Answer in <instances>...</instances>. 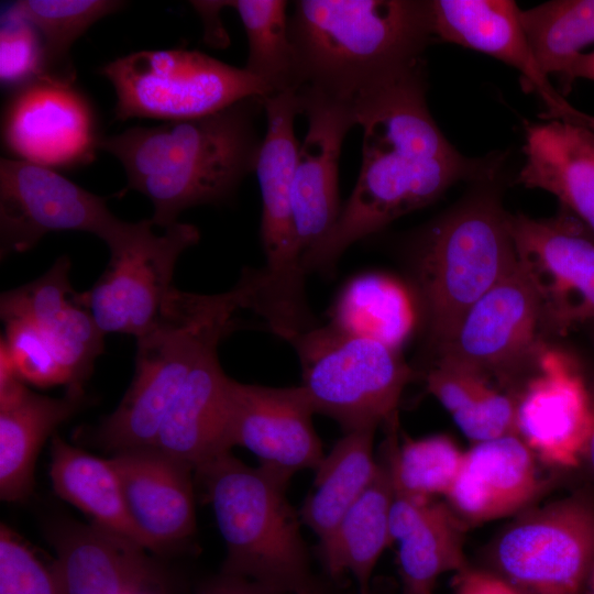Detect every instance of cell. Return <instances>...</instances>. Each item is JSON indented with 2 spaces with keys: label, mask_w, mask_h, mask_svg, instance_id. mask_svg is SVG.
Returning <instances> with one entry per match:
<instances>
[{
  "label": "cell",
  "mask_w": 594,
  "mask_h": 594,
  "mask_svg": "<svg viewBox=\"0 0 594 594\" xmlns=\"http://www.w3.org/2000/svg\"><path fill=\"white\" fill-rule=\"evenodd\" d=\"M287 1L235 0L229 1L242 21L249 42V56L244 69L263 82L271 94L296 91L299 74L293 47Z\"/></svg>",
  "instance_id": "836d02e7"
},
{
  "label": "cell",
  "mask_w": 594,
  "mask_h": 594,
  "mask_svg": "<svg viewBox=\"0 0 594 594\" xmlns=\"http://www.w3.org/2000/svg\"><path fill=\"white\" fill-rule=\"evenodd\" d=\"M396 425L388 426L389 436L385 442L394 487L424 499L447 496L459 475L464 452L444 435L407 438L398 444Z\"/></svg>",
  "instance_id": "d590c367"
},
{
  "label": "cell",
  "mask_w": 594,
  "mask_h": 594,
  "mask_svg": "<svg viewBox=\"0 0 594 594\" xmlns=\"http://www.w3.org/2000/svg\"><path fill=\"white\" fill-rule=\"evenodd\" d=\"M198 594H280L252 580L220 573L204 582Z\"/></svg>",
  "instance_id": "60d3db41"
},
{
  "label": "cell",
  "mask_w": 594,
  "mask_h": 594,
  "mask_svg": "<svg viewBox=\"0 0 594 594\" xmlns=\"http://www.w3.org/2000/svg\"><path fill=\"white\" fill-rule=\"evenodd\" d=\"M302 371V388L315 414L336 420L344 432L397 422V407L416 372L399 350L348 333L331 322L292 342Z\"/></svg>",
  "instance_id": "ba28073f"
},
{
  "label": "cell",
  "mask_w": 594,
  "mask_h": 594,
  "mask_svg": "<svg viewBox=\"0 0 594 594\" xmlns=\"http://www.w3.org/2000/svg\"><path fill=\"white\" fill-rule=\"evenodd\" d=\"M426 90L424 66L355 112L363 128L360 175L336 224L304 254L306 273H330L356 241L432 204L455 183L493 173L491 163L464 156L447 140Z\"/></svg>",
  "instance_id": "6da1fadb"
},
{
  "label": "cell",
  "mask_w": 594,
  "mask_h": 594,
  "mask_svg": "<svg viewBox=\"0 0 594 594\" xmlns=\"http://www.w3.org/2000/svg\"><path fill=\"white\" fill-rule=\"evenodd\" d=\"M507 215L499 199L484 191L417 237L411 262L433 353L448 343L465 312L517 267Z\"/></svg>",
  "instance_id": "5b68a950"
},
{
  "label": "cell",
  "mask_w": 594,
  "mask_h": 594,
  "mask_svg": "<svg viewBox=\"0 0 594 594\" xmlns=\"http://www.w3.org/2000/svg\"><path fill=\"white\" fill-rule=\"evenodd\" d=\"M288 30L299 74L295 92L341 102L354 117L380 91L424 67L435 38L424 0H299Z\"/></svg>",
  "instance_id": "7a4b0ae2"
},
{
  "label": "cell",
  "mask_w": 594,
  "mask_h": 594,
  "mask_svg": "<svg viewBox=\"0 0 594 594\" xmlns=\"http://www.w3.org/2000/svg\"><path fill=\"white\" fill-rule=\"evenodd\" d=\"M519 20L540 69L561 78L582 50L594 43V0H553L519 10Z\"/></svg>",
  "instance_id": "e575fe53"
},
{
  "label": "cell",
  "mask_w": 594,
  "mask_h": 594,
  "mask_svg": "<svg viewBox=\"0 0 594 594\" xmlns=\"http://www.w3.org/2000/svg\"><path fill=\"white\" fill-rule=\"evenodd\" d=\"M144 223L119 219L103 197L52 168L21 160L0 161L1 258L29 251L56 231L95 234L111 253L134 239Z\"/></svg>",
  "instance_id": "8fae6325"
},
{
  "label": "cell",
  "mask_w": 594,
  "mask_h": 594,
  "mask_svg": "<svg viewBox=\"0 0 594 594\" xmlns=\"http://www.w3.org/2000/svg\"><path fill=\"white\" fill-rule=\"evenodd\" d=\"M43 45L28 21L6 14L0 31V78L4 86L23 87L41 77Z\"/></svg>",
  "instance_id": "f35d334b"
},
{
  "label": "cell",
  "mask_w": 594,
  "mask_h": 594,
  "mask_svg": "<svg viewBox=\"0 0 594 594\" xmlns=\"http://www.w3.org/2000/svg\"><path fill=\"white\" fill-rule=\"evenodd\" d=\"M6 331L1 343L25 383L40 387L70 385V378L41 333L29 322L18 319L3 321Z\"/></svg>",
  "instance_id": "8d00e7d4"
},
{
  "label": "cell",
  "mask_w": 594,
  "mask_h": 594,
  "mask_svg": "<svg viewBox=\"0 0 594 594\" xmlns=\"http://www.w3.org/2000/svg\"><path fill=\"white\" fill-rule=\"evenodd\" d=\"M296 96L299 113L308 119L293 183L295 224L304 256L339 218V158L343 140L356 121L352 109L341 102L314 95Z\"/></svg>",
  "instance_id": "d6986e66"
},
{
  "label": "cell",
  "mask_w": 594,
  "mask_h": 594,
  "mask_svg": "<svg viewBox=\"0 0 594 594\" xmlns=\"http://www.w3.org/2000/svg\"><path fill=\"white\" fill-rule=\"evenodd\" d=\"M266 114L256 175L262 196L261 241L265 264L244 270L239 279L245 310L258 315L271 331L293 342L314 328L305 294L302 254L298 242L293 183L299 145L294 122L299 113L295 91L262 98Z\"/></svg>",
  "instance_id": "52a82bcc"
},
{
  "label": "cell",
  "mask_w": 594,
  "mask_h": 594,
  "mask_svg": "<svg viewBox=\"0 0 594 594\" xmlns=\"http://www.w3.org/2000/svg\"><path fill=\"white\" fill-rule=\"evenodd\" d=\"M130 516L150 550L190 537L196 528L193 469L155 448L114 453Z\"/></svg>",
  "instance_id": "603a6c76"
},
{
  "label": "cell",
  "mask_w": 594,
  "mask_h": 594,
  "mask_svg": "<svg viewBox=\"0 0 594 594\" xmlns=\"http://www.w3.org/2000/svg\"><path fill=\"white\" fill-rule=\"evenodd\" d=\"M517 257L540 299L547 331L594 322V237L563 210L552 218L507 215Z\"/></svg>",
  "instance_id": "5bb4252c"
},
{
  "label": "cell",
  "mask_w": 594,
  "mask_h": 594,
  "mask_svg": "<svg viewBox=\"0 0 594 594\" xmlns=\"http://www.w3.org/2000/svg\"><path fill=\"white\" fill-rule=\"evenodd\" d=\"M433 37L479 51L517 69L528 91L547 107L544 118L569 121L576 108L540 69L524 33L519 8L512 0H431Z\"/></svg>",
  "instance_id": "ffe728a7"
},
{
  "label": "cell",
  "mask_w": 594,
  "mask_h": 594,
  "mask_svg": "<svg viewBox=\"0 0 594 594\" xmlns=\"http://www.w3.org/2000/svg\"><path fill=\"white\" fill-rule=\"evenodd\" d=\"M540 299L519 264L463 316L435 356L459 361L510 386L538 366L547 342Z\"/></svg>",
  "instance_id": "4fadbf2b"
},
{
  "label": "cell",
  "mask_w": 594,
  "mask_h": 594,
  "mask_svg": "<svg viewBox=\"0 0 594 594\" xmlns=\"http://www.w3.org/2000/svg\"><path fill=\"white\" fill-rule=\"evenodd\" d=\"M584 594H594V564H593V568L591 570V573H590V576H588V580H587V583H586V586H585Z\"/></svg>",
  "instance_id": "bcb514c9"
},
{
  "label": "cell",
  "mask_w": 594,
  "mask_h": 594,
  "mask_svg": "<svg viewBox=\"0 0 594 594\" xmlns=\"http://www.w3.org/2000/svg\"><path fill=\"white\" fill-rule=\"evenodd\" d=\"M69 272V258L58 257L38 278L3 293L0 314L2 321L31 323L67 372L68 387L84 388L103 351L105 334L73 289Z\"/></svg>",
  "instance_id": "ac0fdd59"
},
{
  "label": "cell",
  "mask_w": 594,
  "mask_h": 594,
  "mask_svg": "<svg viewBox=\"0 0 594 594\" xmlns=\"http://www.w3.org/2000/svg\"><path fill=\"white\" fill-rule=\"evenodd\" d=\"M193 7L202 16L206 23V41L216 45H224L228 41L217 20L218 13L221 8L229 7V1H191Z\"/></svg>",
  "instance_id": "b9f144b4"
},
{
  "label": "cell",
  "mask_w": 594,
  "mask_h": 594,
  "mask_svg": "<svg viewBox=\"0 0 594 594\" xmlns=\"http://www.w3.org/2000/svg\"><path fill=\"white\" fill-rule=\"evenodd\" d=\"M516 183L554 195L594 237V138L561 120L528 124Z\"/></svg>",
  "instance_id": "484cf974"
},
{
  "label": "cell",
  "mask_w": 594,
  "mask_h": 594,
  "mask_svg": "<svg viewBox=\"0 0 594 594\" xmlns=\"http://www.w3.org/2000/svg\"><path fill=\"white\" fill-rule=\"evenodd\" d=\"M239 292L215 295L174 289L158 323L136 338L134 377L95 439L114 453L154 448L162 424L194 364L235 329Z\"/></svg>",
  "instance_id": "277c9868"
},
{
  "label": "cell",
  "mask_w": 594,
  "mask_h": 594,
  "mask_svg": "<svg viewBox=\"0 0 594 594\" xmlns=\"http://www.w3.org/2000/svg\"><path fill=\"white\" fill-rule=\"evenodd\" d=\"M113 86L116 118L189 120L217 112L267 87L244 68L198 51H140L101 67Z\"/></svg>",
  "instance_id": "9c48e42d"
},
{
  "label": "cell",
  "mask_w": 594,
  "mask_h": 594,
  "mask_svg": "<svg viewBox=\"0 0 594 594\" xmlns=\"http://www.w3.org/2000/svg\"><path fill=\"white\" fill-rule=\"evenodd\" d=\"M464 522L448 503L433 499L409 504L396 518L393 540L405 594L433 593L439 576L469 568Z\"/></svg>",
  "instance_id": "4316f807"
},
{
  "label": "cell",
  "mask_w": 594,
  "mask_h": 594,
  "mask_svg": "<svg viewBox=\"0 0 594 594\" xmlns=\"http://www.w3.org/2000/svg\"><path fill=\"white\" fill-rule=\"evenodd\" d=\"M570 123L580 125L587 130L594 138V117L583 111H578Z\"/></svg>",
  "instance_id": "f6af8a7d"
},
{
  "label": "cell",
  "mask_w": 594,
  "mask_h": 594,
  "mask_svg": "<svg viewBox=\"0 0 594 594\" xmlns=\"http://www.w3.org/2000/svg\"><path fill=\"white\" fill-rule=\"evenodd\" d=\"M429 594H433V593H429Z\"/></svg>",
  "instance_id": "c3c4849f"
},
{
  "label": "cell",
  "mask_w": 594,
  "mask_h": 594,
  "mask_svg": "<svg viewBox=\"0 0 594 594\" xmlns=\"http://www.w3.org/2000/svg\"><path fill=\"white\" fill-rule=\"evenodd\" d=\"M578 78L594 81V51L578 55L561 79L563 85L570 86Z\"/></svg>",
  "instance_id": "ee69618b"
},
{
  "label": "cell",
  "mask_w": 594,
  "mask_h": 594,
  "mask_svg": "<svg viewBox=\"0 0 594 594\" xmlns=\"http://www.w3.org/2000/svg\"><path fill=\"white\" fill-rule=\"evenodd\" d=\"M2 130L8 148L21 161L47 168L92 162L100 140L84 95L70 85L43 78L19 88Z\"/></svg>",
  "instance_id": "e0dca14e"
},
{
  "label": "cell",
  "mask_w": 594,
  "mask_h": 594,
  "mask_svg": "<svg viewBox=\"0 0 594 594\" xmlns=\"http://www.w3.org/2000/svg\"><path fill=\"white\" fill-rule=\"evenodd\" d=\"M314 414L300 385L268 387L232 380L230 447L248 449L261 468L288 483L298 471L317 470L326 455Z\"/></svg>",
  "instance_id": "2e32d148"
},
{
  "label": "cell",
  "mask_w": 594,
  "mask_h": 594,
  "mask_svg": "<svg viewBox=\"0 0 594 594\" xmlns=\"http://www.w3.org/2000/svg\"><path fill=\"white\" fill-rule=\"evenodd\" d=\"M378 460L372 483L343 515L334 529L320 540V554L331 575L350 572L361 594H370L374 568L392 544L389 515L394 483L386 443Z\"/></svg>",
  "instance_id": "83f0119b"
},
{
  "label": "cell",
  "mask_w": 594,
  "mask_h": 594,
  "mask_svg": "<svg viewBox=\"0 0 594 594\" xmlns=\"http://www.w3.org/2000/svg\"><path fill=\"white\" fill-rule=\"evenodd\" d=\"M536 460L515 433L473 443L447 503L465 526L518 513L542 491Z\"/></svg>",
  "instance_id": "7402d4cb"
},
{
  "label": "cell",
  "mask_w": 594,
  "mask_h": 594,
  "mask_svg": "<svg viewBox=\"0 0 594 594\" xmlns=\"http://www.w3.org/2000/svg\"><path fill=\"white\" fill-rule=\"evenodd\" d=\"M0 594H64L54 568L43 564L4 524L0 527Z\"/></svg>",
  "instance_id": "74e56055"
},
{
  "label": "cell",
  "mask_w": 594,
  "mask_h": 594,
  "mask_svg": "<svg viewBox=\"0 0 594 594\" xmlns=\"http://www.w3.org/2000/svg\"><path fill=\"white\" fill-rule=\"evenodd\" d=\"M50 476L55 493L92 518V524L145 550L148 543L127 507L120 476L111 459H101L53 435Z\"/></svg>",
  "instance_id": "f1b7e54d"
},
{
  "label": "cell",
  "mask_w": 594,
  "mask_h": 594,
  "mask_svg": "<svg viewBox=\"0 0 594 594\" xmlns=\"http://www.w3.org/2000/svg\"><path fill=\"white\" fill-rule=\"evenodd\" d=\"M494 562L525 594H584L594 564V495L581 490L516 519L497 539Z\"/></svg>",
  "instance_id": "30bf717a"
},
{
  "label": "cell",
  "mask_w": 594,
  "mask_h": 594,
  "mask_svg": "<svg viewBox=\"0 0 594 594\" xmlns=\"http://www.w3.org/2000/svg\"><path fill=\"white\" fill-rule=\"evenodd\" d=\"M85 404L81 387H68L63 397L30 391L19 376L0 381V496L25 499L33 490L38 452L54 430Z\"/></svg>",
  "instance_id": "d4e9b609"
},
{
  "label": "cell",
  "mask_w": 594,
  "mask_h": 594,
  "mask_svg": "<svg viewBox=\"0 0 594 594\" xmlns=\"http://www.w3.org/2000/svg\"><path fill=\"white\" fill-rule=\"evenodd\" d=\"M112 0H22L7 12L23 19L38 32L43 45L40 78L73 86L76 70L69 51L95 22L117 11Z\"/></svg>",
  "instance_id": "d6a6232c"
},
{
  "label": "cell",
  "mask_w": 594,
  "mask_h": 594,
  "mask_svg": "<svg viewBox=\"0 0 594 594\" xmlns=\"http://www.w3.org/2000/svg\"><path fill=\"white\" fill-rule=\"evenodd\" d=\"M376 428L344 432L316 470L312 492L301 508L302 521L326 538L372 483L378 470L373 440Z\"/></svg>",
  "instance_id": "4dcf8cb0"
},
{
  "label": "cell",
  "mask_w": 594,
  "mask_h": 594,
  "mask_svg": "<svg viewBox=\"0 0 594 594\" xmlns=\"http://www.w3.org/2000/svg\"><path fill=\"white\" fill-rule=\"evenodd\" d=\"M332 324L399 350L415 324L413 299L396 279L366 273L351 279L331 310Z\"/></svg>",
  "instance_id": "1f68e13d"
},
{
  "label": "cell",
  "mask_w": 594,
  "mask_h": 594,
  "mask_svg": "<svg viewBox=\"0 0 594 594\" xmlns=\"http://www.w3.org/2000/svg\"><path fill=\"white\" fill-rule=\"evenodd\" d=\"M428 392L473 443L516 432V399L485 374L447 356H435L425 373Z\"/></svg>",
  "instance_id": "f546056e"
},
{
  "label": "cell",
  "mask_w": 594,
  "mask_h": 594,
  "mask_svg": "<svg viewBox=\"0 0 594 594\" xmlns=\"http://www.w3.org/2000/svg\"><path fill=\"white\" fill-rule=\"evenodd\" d=\"M52 565L64 594H158L163 576L145 549L95 524H64L51 534Z\"/></svg>",
  "instance_id": "44dd1931"
},
{
  "label": "cell",
  "mask_w": 594,
  "mask_h": 594,
  "mask_svg": "<svg viewBox=\"0 0 594 594\" xmlns=\"http://www.w3.org/2000/svg\"><path fill=\"white\" fill-rule=\"evenodd\" d=\"M226 544L222 573L280 594L310 587L309 557L287 482L222 453L196 470Z\"/></svg>",
  "instance_id": "8992f818"
},
{
  "label": "cell",
  "mask_w": 594,
  "mask_h": 594,
  "mask_svg": "<svg viewBox=\"0 0 594 594\" xmlns=\"http://www.w3.org/2000/svg\"><path fill=\"white\" fill-rule=\"evenodd\" d=\"M592 422L583 365L547 343L516 399L517 435L547 465L573 470L581 466Z\"/></svg>",
  "instance_id": "9a60e30c"
},
{
  "label": "cell",
  "mask_w": 594,
  "mask_h": 594,
  "mask_svg": "<svg viewBox=\"0 0 594 594\" xmlns=\"http://www.w3.org/2000/svg\"><path fill=\"white\" fill-rule=\"evenodd\" d=\"M583 367L591 397L593 422L582 454L581 465L585 466L590 477L594 482V365L592 367L583 365Z\"/></svg>",
  "instance_id": "7bdbcfd3"
},
{
  "label": "cell",
  "mask_w": 594,
  "mask_h": 594,
  "mask_svg": "<svg viewBox=\"0 0 594 594\" xmlns=\"http://www.w3.org/2000/svg\"><path fill=\"white\" fill-rule=\"evenodd\" d=\"M262 98L195 119L134 127L100 139L98 148L118 158L129 188L152 202L153 224L166 229L188 208L226 201L255 170Z\"/></svg>",
  "instance_id": "3957f363"
},
{
  "label": "cell",
  "mask_w": 594,
  "mask_h": 594,
  "mask_svg": "<svg viewBox=\"0 0 594 594\" xmlns=\"http://www.w3.org/2000/svg\"><path fill=\"white\" fill-rule=\"evenodd\" d=\"M147 219L142 231L110 253L107 268L79 300L90 311L103 334L124 333L140 338L162 318L176 287L173 275L180 254L198 243L199 230L176 222L157 235Z\"/></svg>",
  "instance_id": "7c38bea8"
},
{
  "label": "cell",
  "mask_w": 594,
  "mask_h": 594,
  "mask_svg": "<svg viewBox=\"0 0 594 594\" xmlns=\"http://www.w3.org/2000/svg\"><path fill=\"white\" fill-rule=\"evenodd\" d=\"M219 343L198 358L160 429L155 449L196 471L229 452L231 381L220 365Z\"/></svg>",
  "instance_id": "cb8c5ba5"
},
{
  "label": "cell",
  "mask_w": 594,
  "mask_h": 594,
  "mask_svg": "<svg viewBox=\"0 0 594 594\" xmlns=\"http://www.w3.org/2000/svg\"><path fill=\"white\" fill-rule=\"evenodd\" d=\"M453 591L454 594H525L497 573L470 566L455 574Z\"/></svg>",
  "instance_id": "ab89813d"
},
{
  "label": "cell",
  "mask_w": 594,
  "mask_h": 594,
  "mask_svg": "<svg viewBox=\"0 0 594 594\" xmlns=\"http://www.w3.org/2000/svg\"><path fill=\"white\" fill-rule=\"evenodd\" d=\"M297 594H314V592L312 590H307V591L299 592Z\"/></svg>",
  "instance_id": "7dc6e473"
}]
</instances>
